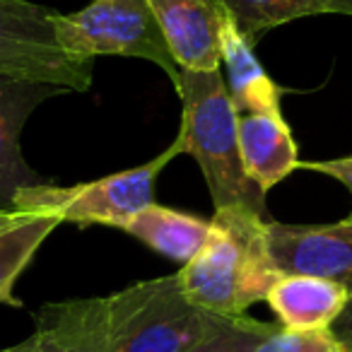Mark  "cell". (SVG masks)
Masks as SVG:
<instances>
[{
    "label": "cell",
    "mask_w": 352,
    "mask_h": 352,
    "mask_svg": "<svg viewBox=\"0 0 352 352\" xmlns=\"http://www.w3.org/2000/svg\"><path fill=\"white\" fill-rule=\"evenodd\" d=\"M217 318L188 299L179 273L142 280L109 297L111 352H188Z\"/></svg>",
    "instance_id": "cell-3"
},
{
    "label": "cell",
    "mask_w": 352,
    "mask_h": 352,
    "mask_svg": "<svg viewBox=\"0 0 352 352\" xmlns=\"http://www.w3.org/2000/svg\"><path fill=\"white\" fill-rule=\"evenodd\" d=\"M302 169L318 171L323 176H331L340 182L347 191L352 193V155L347 157H333V160H316V162H299Z\"/></svg>",
    "instance_id": "cell-19"
},
{
    "label": "cell",
    "mask_w": 352,
    "mask_h": 352,
    "mask_svg": "<svg viewBox=\"0 0 352 352\" xmlns=\"http://www.w3.org/2000/svg\"><path fill=\"white\" fill-rule=\"evenodd\" d=\"M0 352H34V336L22 340L20 345H12V347H8V350H0Z\"/></svg>",
    "instance_id": "cell-22"
},
{
    "label": "cell",
    "mask_w": 352,
    "mask_h": 352,
    "mask_svg": "<svg viewBox=\"0 0 352 352\" xmlns=\"http://www.w3.org/2000/svg\"><path fill=\"white\" fill-rule=\"evenodd\" d=\"M182 99V155L198 162L215 210L249 208L268 217L265 193L249 179L239 150V111L234 109L220 70H182L176 85Z\"/></svg>",
    "instance_id": "cell-2"
},
{
    "label": "cell",
    "mask_w": 352,
    "mask_h": 352,
    "mask_svg": "<svg viewBox=\"0 0 352 352\" xmlns=\"http://www.w3.org/2000/svg\"><path fill=\"white\" fill-rule=\"evenodd\" d=\"M222 10V8H220ZM220 51L227 70V89L234 109L241 113H270L283 116V87L265 73L254 44L236 30L234 20L225 10L220 12Z\"/></svg>",
    "instance_id": "cell-11"
},
{
    "label": "cell",
    "mask_w": 352,
    "mask_h": 352,
    "mask_svg": "<svg viewBox=\"0 0 352 352\" xmlns=\"http://www.w3.org/2000/svg\"><path fill=\"white\" fill-rule=\"evenodd\" d=\"M265 222L249 208L215 210L206 246L179 273L191 302L220 316H244L263 302L283 275L270 256Z\"/></svg>",
    "instance_id": "cell-1"
},
{
    "label": "cell",
    "mask_w": 352,
    "mask_h": 352,
    "mask_svg": "<svg viewBox=\"0 0 352 352\" xmlns=\"http://www.w3.org/2000/svg\"><path fill=\"white\" fill-rule=\"evenodd\" d=\"M56 34L68 54L85 58L128 56L147 60L164 70L174 89L182 78V68L166 46L150 0H92L80 12H58Z\"/></svg>",
    "instance_id": "cell-5"
},
{
    "label": "cell",
    "mask_w": 352,
    "mask_h": 352,
    "mask_svg": "<svg viewBox=\"0 0 352 352\" xmlns=\"http://www.w3.org/2000/svg\"><path fill=\"white\" fill-rule=\"evenodd\" d=\"M234 20L236 30L256 44L263 32L302 17L326 15L328 0H215Z\"/></svg>",
    "instance_id": "cell-16"
},
{
    "label": "cell",
    "mask_w": 352,
    "mask_h": 352,
    "mask_svg": "<svg viewBox=\"0 0 352 352\" xmlns=\"http://www.w3.org/2000/svg\"><path fill=\"white\" fill-rule=\"evenodd\" d=\"M56 15V10L30 0H0V78L87 92L94 58L68 54L60 46Z\"/></svg>",
    "instance_id": "cell-6"
},
{
    "label": "cell",
    "mask_w": 352,
    "mask_h": 352,
    "mask_svg": "<svg viewBox=\"0 0 352 352\" xmlns=\"http://www.w3.org/2000/svg\"><path fill=\"white\" fill-rule=\"evenodd\" d=\"M65 92L49 82L0 78V210H15L22 188L41 184V176L22 155V128L46 102Z\"/></svg>",
    "instance_id": "cell-8"
},
{
    "label": "cell",
    "mask_w": 352,
    "mask_h": 352,
    "mask_svg": "<svg viewBox=\"0 0 352 352\" xmlns=\"http://www.w3.org/2000/svg\"><path fill=\"white\" fill-rule=\"evenodd\" d=\"M256 352H342V345L331 328L278 326Z\"/></svg>",
    "instance_id": "cell-18"
},
{
    "label": "cell",
    "mask_w": 352,
    "mask_h": 352,
    "mask_svg": "<svg viewBox=\"0 0 352 352\" xmlns=\"http://www.w3.org/2000/svg\"><path fill=\"white\" fill-rule=\"evenodd\" d=\"M328 12L352 17V0H328Z\"/></svg>",
    "instance_id": "cell-21"
},
{
    "label": "cell",
    "mask_w": 352,
    "mask_h": 352,
    "mask_svg": "<svg viewBox=\"0 0 352 352\" xmlns=\"http://www.w3.org/2000/svg\"><path fill=\"white\" fill-rule=\"evenodd\" d=\"M350 292L342 285L311 275L283 273L265 302L285 328H331L342 314Z\"/></svg>",
    "instance_id": "cell-13"
},
{
    "label": "cell",
    "mask_w": 352,
    "mask_h": 352,
    "mask_svg": "<svg viewBox=\"0 0 352 352\" xmlns=\"http://www.w3.org/2000/svg\"><path fill=\"white\" fill-rule=\"evenodd\" d=\"M275 328H278L275 323L256 321L246 314L220 316L215 326L188 352H256Z\"/></svg>",
    "instance_id": "cell-17"
},
{
    "label": "cell",
    "mask_w": 352,
    "mask_h": 352,
    "mask_svg": "<svg viewBox=\"0 0 352 352\" xmlns=\"http://www.w3.org/2000/svg\"><path fill=\"white\" fill-rule=\"evenodd\" d=\"M58 225L51 215L0 210V304L22 309V299L15 297L17 278Z\"/></svg>",
    "instance_id": "cell-15"
},
{
    "label": "cell",
    "mask_w": 352,
    "mask_h": 352,
    "mask_svg": "<svg viewBox=\"0 0 352 352\" xmlns=\"http://www.w3.org/2000/svg\"><path fill=\"white\" fill-rule=\"evenodd\" d=\"M268 246L280 273L338 283L352 294V215L333 225L265 222Z\"/></svg>",
    "instance_id": "cell-7"
},
{
    "label": "cell",
    "mask_w": 352,
    "mask_h": 352,
    "mask_svg": "<svg viewBox=\"0 0 352 352\" xmlns=\"http://www.w3.org/2000/svg\"><path fill=\"white\" fill-rule=\"evenodd\" d=\"M123 232L140 239L157 254L186 265L206 246L210 234V220H201L188 212L150 203L123 227Z\"/></svg>",
    "instance_id": "cell-14"
},
{
    "label": "cell",
    "mask_w": 352,
    "mask_h": 352,
    "mask_svg": "<svg viewBox=\"0 0 352 352\" xmlns=\"http://www.w3.org/2000/svg\"><path fill=\"white\" fill-rule=\"evenodd\" d=\"M239 150L246 174L263 193L299 169V147L283 116L241 113Z\"/></svg>",
    "instance_id": "cell-12"
},
{
    "label": "cell",
    "mask_w": 352,
    "mask_h": 352,
    "mask_svg": "<svg viewBox=\"0 0 352 352\" xmlns=\"http://www.w3.org/2000/svg\"><path fill=\"white\" fill-rule=\"evenodd\" d=\"M331 331L336 333V338L340 340L342 352H352V294H350V299H347L342 314L331 326Z\"/></svg>",
    "instance_id": "cell-20"
},
{
    "label": "cell",
    "mask_w": 352,
    "mask_h": 352,
    "mask_svg": "<svg viewBox=\"0 0 352 352\" xmlns=\"http://www.w3.org/2000/svg\"><path fill=\"white\" fill-rule=\"evenodd\" d=\"M182 155V145L174 140L155 160L126 171L102 176L97 182L75 184V186H56V184H36L17 193L15 210L39 212V215L58 217L60 222H73L80 227L107 225L123 227L150 203H155V184L166 164Z\"/></svg>",
    "instance_id": "cell-4"
},
{
    "label": "cell",
    "mask_w": 352,
    "mask_h": 352,
    "mask_svg": "<svg viewBox=\"0 0 352 352\" xmlns=\"http://www.w3.org/2000/svg\"><path fill=\"white\" fill-rule=\"evenodd\" d=\"M34 323V352H111L109 297L44 304Z\"/></svg>",
    "instance_id": "cell-10"
},
{
    "label": "cell",
    "mask_w": 352,
    "mask_h": 352,
    "mask_svg": "<svg viewBox=\"0 0 352 352\" xmlns=\"http://www.w3.org/2000/svg\"><path fill=\"white\" fill-rule=\"evenodd\" d=\"M164 41L182 70H220V6L215 0H150Z\"/></svg>",
    "instance_id": "cell-9"
}]
</instances>
